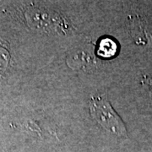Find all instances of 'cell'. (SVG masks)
<instances>
[{
  "mask_svg": "<svg viewBox=\"0 0 152 152\" xmlns=\"http://www.w3.org/2000/svg\"><path fill=\"white\" fill-rule=\"evenodd\" d=\"M90 113L96 123L106 130L119 139L127 137V129L124 121L103 96H93L90 101Z\"/></svg>",
  "mask_w": 152,
  "mask_h": 152,
  "instance_id": "obj_1",
  "label": "cell"
},
{
  "mask_svg": "<svg viewBox=\"0 0 152 152\" xmlns=\"http://www.w3.org/2000/svg\"><path fill=\"white\" fill-rule=\"evenodd\" d=\"M118 46L112 38H103L98 47V54L103 58H111L117 53Z\"/></svg>",
  "mask_w": 152,
  "mask_h": 152,
  "instance_id": "obj_2",
  "label": "cell"
},
{
  "mask_svg": "<svg viewBox=\"0 0 152 152\" xmlns=\"http://www.w3.org/2000/svg\"><path fill=\"white\" fill-rule=\"evenodd\" d=\"M10 55L9 51L0 46V78L4 75L10 64Z\"/></svg>",
  "mask_w": 152,
  "mask_h": 152,
  "instance_id": "obj_3",
  "label": "cell"
},
{
  "mask_svg": "<svg viewBox=\"0 0 152 152\" xmlns=\"http://www.w3.org/2000/svg\"><path fill=\"white\" fill-rule=\"evenodd\" d=\"M142 82L148 86L149 90L151 91V93L152 95V76L149 75H145L143 77V80H142Z\"/></svg>",
  "mask_w": 152,
  "mask_h": 152,
  "instance_id": "obj_4",
  "label": "cell"
}]
</instances>
